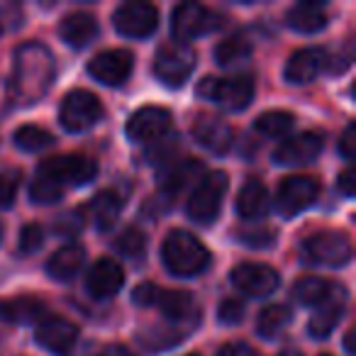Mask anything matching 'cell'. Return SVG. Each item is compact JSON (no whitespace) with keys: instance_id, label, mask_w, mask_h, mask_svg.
Instances as JSON below:
<instances>
[{"instance_id":"cell-42","label":"cell","mask_w":356,"mask_h":356,"mask_svg":"<svg viewBox=\"0 0 356 356\" xmlns=\"http://www.w3.org/2000/svg\"><path fill=\"white\" fill-rule=\"evenodd\" d=\"M339 152H341V156H344L346 161H351V159L356 156V127H354V124H349V127L344 129V134H341Z\"/></svg>"},{"instance_id":"cell-27","label":"cell","mask_w":356,"mask_h":356,"mask_svg":"<svg viewBox=\"0 0 356 356\" xmlns=\"http://www.w3.org/2000/svg\"><path fill=\"white\" fill-rule=\"evenodd\" d=\"M88 210H90V218H93V225L100 232H105V229H110L118 222L120 210H122V198L115 191H103V193H98L90 200Z\"/></svg>"},{"instance_id":"cell-41","label":"cell","mask_w":356,"mask_h":356,"mask_svg":"<svg viewBox=\"0 0 356 356\" xmlns=\"http://www.w3.org/2000/svg\"><path fill=\"white\" fill-rule=\"evenodd\" d=\"M56 232L59 234H66V237H76V234L81 232V227H83V218H81L79 213H69L64 215L61 220H56Z\"/></svg>"},{"instance_id":"cell-13","label":"cell","mask_w":356,"mask_h":356,"mask_svg":"<svg viewBox=\"0 0 356 356\" xmlns=\"http://www.w3.org/2000/svg\"><path fill=\"white\" fill-rule=\"evenodd\" d=\"M134 59L129 51L124 49H108L100 51L90 59L88 74L93 76L98 83L110 86V88H118V86L127 83L129 74H132Z\"/></svg>"},{"instance_id":"cell-24","label":"cell","mask_w":356,"mask_h":356,"mask_svg":"<svg viewBox=\"0 0 356 356\" xmlns=\"http://www.w3.org/2000/svg\"><path fill=\"white\" fill-rule=\"evenodd\" d=\"M44 302L32 296H20L0 302V317L8 322H15V325H30V322L44 320Z\"/></svg>"},{"instance_id":"cell-7","label":"cell","mask_w":356,"mask_h":356,"mask_svg":"<svg viewBox=\"0 0 356 356\" xmlns=\"http://www.w3.org/2000/svg\"><path fill=\"white\" fill-rule=\"evenodd\" d=\"M195 69V51L181 42H168L154 59V74L168 88H181Z\"/></svg>"},{"instance_id":"cell-29","label":"cell","mask_w":356,"mask_h":356,"mask_svg":"<svg viewBox=\"0 0 356 356\" xmlns=\"http://www.w3.org/2000/svg\"><path fill=\"white\" fill-rule=\"evenodd\" d=\"M249 56H252V42L244 40V37H227L225 42H220L215 47V61H218L222 69H232V66L247 64Z\"/></svg>"},{"instance_id":"cell-19","label":"cell","mask_w":356,"mask_h":356,"mask_svg":"<svg viewBox=\"0 0 356 356\" xmlns=\"http://www.w3.org/2000/svg\"><path fill=\"white\" fill-rule=\"evenodd\" d=\"M346 307V293L344 288H332V293L325 298V300L317 305V312L310 320V337L315 339H325V337L332 334V330L337 327V322L341 320V312Z\"/></svg>"},{"instance_id":"cell-22","label":"cell","mask_w":356,"mask_h":356,"mask_svg":"<svg viewBox=\"0 0 356 356\" xmlns=\"http://www.w3.org/2000/svg\"><path fill=\"white\" fill-rule=\"evenodd\" d=\"M86 264V249L79 244H66L59 252L51 254V259L47 261V273L54 281H71L81 273Z\"/></svg>"},{"instance_id":"cell-8","label":"cell","mask_w":356,"mask_h":356,"mask_svg":"<svg viewBox=\"0 0 356 356\" xmlns=\"http://www.w3.org/2000/svg\"><path fill=\"white\" fill-rule=\"evenodd\" d=\"M103 118V105L88 90H71L59 110L61 127L66 132H86Z\"/></svg>"},{"instance_id":"cell-21","label":"cell","mask_w":356,"mask_h":356,"mask_svg":"<svg viewBox=\"0 0 356 356\" xmlns=\"http://www.w3.org/2000/svg\"><path fill=\"white\" fill-rule=\"evenodd\" d=\"M59 35L74 49H83L90 42L98 37V22L90 13H69V15L61 20Z\"/></svg>"},{"instance_id":"cell-2","label":"cell","mask_w":356,"mask_h":356,"mask_svg":"<svg viewBox=\"0 0 356 356\" xmlns=\"http://www.w3.org/2000/svg\"><path fill=\"white\" fill-rule=\"evenodd\" d=\"M161 257L168 271L181 278L198 276L210 266V252L205 249V244L184 229H173L171 234H166Z\"/></svg>"},{"instance_id":"cell-39","label":"cell","mask_w":356,"mask_h":356,"mask_svg":"<svg viewBox=\"0 0 356 356\" xmlns=\"http://www.w3.org/2000/svg\"><path fill=\"white\" fill-rule=\"evenodd\" d=\"M242 237L244 244H249V247H271L273 242H276V232L268 227L264 229H247V232L239 234Z\"/></svg>"},{"instance_id":"cell-28","label":"cell","mask_w":356,"mask_h":356,"mask_svg":"<svg viewBox=\"0 0 356 356\" xmlns=\"http://www.w3.org/2000/svg\"><path fill=\"white\" fill-rule=\"evenodd\" d=\"M200 163L198 161H191V159H186V161H178L173 163L171 168H168L166 173H163V178H159V184H161V191L171 198L173 193H178V191H184L186 186L193 181L195 176L200 173Z\"/></svg>"},{"instance_id":"cell-40","label":"cell","mask_w":356,"mask_h":356,"mask_svg":"<svg viewBox=\"0 0 356 356\" xmlns=\"http://www.w3.org/2000/svg\"><path fill=\"white\" fill-rule=\"evenodd\" d=\"M159 291H161V288L154 286V283H142V286L134 288L132 302H134V305H142V307H154V305H156Z\"/></svg>"},{"instance_id":"cell-11","label":"cell","mask_w":356,"mask_h":356,"mask_svg":"<svg viewBox=\"0 0 356 356\" xmlns=\"http://www.w3.org/2000/svg\"><path fill=\"white\" fill-rule=\"evenodd\" d=\"M278 283H281V276H278L276 268L268 266V264L247 261V264H239L232 271V286L237 288L239 293L252 296V298L271 296L278 288Z\"/></svg>"},{"instance_id":"cell-50","label":"cell","mask_w":356,"mask_h":356,"mask_svg":"<svg viewBox=\"0 0 356 356\" xmlns=\"http://www.w3.org/2000/svg\"><path fill=\"white\" fill-rule=\"evenodd\" d=\"M322 356H327V354H322Z\"/></svg>"},{"instance_id":"cell-16","label":"cell","mask_w":356,"mask_h":356,"mask_svg":"<svg viewBox=\"0 0 356 356\" xmlns=\"http://www.w3.org/2000/svg\"><path fill=\"white\" fill-rule=\"evenodd\" d=\"M171 127V113L156 105L142 108L129 118L127 122V137L132 142H156Z\"/></svg>"},{"instance_id":"cell-6","label":"cell","mask_w":356,"mask_h":356,"mask_svg":"<svg viewBox=\"0 0 356 356\" xmlns=\"http://www.w3.org/2000/svg\"><path fill=\"white\" fill-rule=\"evenodd\" d=\"M300 257L312 266H344L351 259V242L341 232H317L300 244Z\"/></svg>"},{"instance_id":"cell-30","label":"cell","mask_w":356,"mask_h":356,"mask_svg":"<svg viewBox=\"0 0 356 356\" xmlns=\"http://www.w3.org/2000/svg\"><path fill=\"white\" fill-rule=\"evenodd\" d=\"M334 283H330L327 278L320 276H305L293 286V298H296L300 305H320L327 296L332 293Z\"/></svg>"},{"instance_id":"cell-12","label":"cell","mask_w":356,"mask_h":356,"mask_svg":"<svg viewBox=\"0 0 356 356\" xmlns=\"http://www.w3.org/2000/svg\"><path fill=\"white\" fill-rule=\"evenodd\" d=\"M213 27L215 15L208 8L200 6V3H181L171 15V32L176 37V42H181V44L205 35Z\"/></svg>"},{"instance_id":"cell-3","label":"cell","mask_w":356,"mask_h":356,"mask_svg":"<svg viewBox=\"0 0 356 356\" xmlns=\"http://www.w3.org/2000/svg\"><path fill=\"white\" fill-rule=\"evenodd\" d=\"M37 176L47 178L56 188L90 184L98 176V163L83 154H64V156H49L37 166Z\"/></svg>"},{"instance_id":"cell-37","label":"cell","mask_w":356,"mask_h":356,"mask_svg":"<svg viewBox=\"0 0 356 356\" xmlns=\"http://www.w3.org/2000/svg\"><path fill=\"white\" fill-rule=\"evenodd\" d=\"M17 186H20L17 173H0V208L13 205L15 193H17Z\"/></svg>"},{"instance_id":"cell-47","label":"cell","mask_w":356,"mask_h":356,"mask_svg":"<svg viewBox=\"0 0 356 356\" xmlns=\"http://www.w3.org/2000/svg\"><path fill=\"white\" fill-rule=\"evenodd\" d=\"M281 356H302L300 351H296V349H288V351H283Z\"/></svg>"},{"instance_id":"cell-49","label":"cell","mask_w":356,"mask_h":356,"mask_svg":"<svg viewBox=\"0 0 356 356\" xmlns=\"http://www.w3.org/2000/svg\"><path fill=\"white\" fill-rule=\"evenodd\" d=\"M188 356H198V354H188Z\"/></svg>"},{"instance_id":"cell-4","label":"cell","mask_w":356,"mask_h":356,"mask_svg":"<svg viewBox=\"0 0 356 356\" xmlns=\"http://www.w3.org/2000/svg\"><path fill=\"white\" fill-rule=\"evenodd\" d=\"M229 178L225 171H210L208 176L200 178V184L195 186L193 195L188 198L186 213L193 222L198 225H210L215 222V218L220 215L222 200L227 195Z\"/></svg>"},{"instance_id":"cell-14","label":"cell","mask_w":356,"mask_h":356,"mask_svg":"<svg viewBox=\"0 0 356 356\" xmlns=\"http://www.w3.org/2000/svg\"><path fill=\"white\" fill-rule=\"evenodd\" d=\"M35 339L54 356H66L79 341V327L66 317H44L37 325Z\"/></svg>"},{"instance_id":"cell-46","label":"cell","mask_w":356,"mask_h":356,"mask_svg":"<svg viewBox=\"0 0 356 356\" xmlns=\"http://www.w3.org/2000/svg\"><path fill=\"white\" fill-rule=\"evenodd\" d=\"M344 344H346V351H349V354H354V330H349V332H346V339H344Z\"/></svg>"},{"instance_id":"cell-44","label":"cell","mask_w":356,"mask_h":356,"mask_svg":"<svg viewBox=\"0 0 356 356\" xmlns=\"http://www.w3.org/2000/svg\"><path fill=\"white\" fill-rule=\"evenodd\" d=\"M218 356H257V351L244 341H229V344L220 346Z\"/></svg>"},{"instance_id":"cell-17","label":"cell","mask_w":356,"mask_h":356,"mask_svg":"<svg viewBox=\"0 0 356 356\" xmlns=\"http://www.w3.org/2000/svg\"><path fill=\"white\" fill-rule=\"evenodd\" d=\"M193 139L213 154H227L234 142V132L218 115H200L193 122Z\"/></svg>"},{"instance_id":"cell-35","label":"cell","mask_w":356,"mask_h":356,"mask_svg":"<svg viewBox=\"0 0 356 356\" xmlns=\"http://www.w3.org/2000/svg\"><path fill=\"white\" fill-rule=\"evenodd\" d=\"M64 191L56 188L54 184H49L47 178L42 176H35L30 184V198L35 200L37 205H51V203H59Z\"/></svg>"},{"instance_id":"cell-5","label":"cell","mask_w":356,"mask_h":356,"mask_svg":"<svg viewBox=\"0 0 356 356\" xmlns=\"http://www.w3.org/2000/svg\"><path fill=\"white\" fill-rule=\"evenodd\" d=\"M198 95L225 110H244L254 98V81L249 76H229L215 79L208 76L198 83Z\"/></svg>"},{"instance_id":"cell-26","label":"cell","mask_w":356,"mask_h":356,"mask_svg":"<svg viewBox=\"0 0 356 356\" xmlns=\"http://www.w3.org/2000/svg\"><path fill=\"white\" fill-rule=\"evenodd\" d=\"M286 25L302 35H315L327 25V13L320 3H298L286 15Z\"/></svg>"},{"instance_id":"cell-36","label":"cell","mask_w":356,"mask_h":356,"mask_svg":"<svg viewBox=\"0 0 356 356\" xmlns=\"http://www.w3.org/2000/svg\"><path fill=\"white\" fill-rule=\"evenodd\" d=\"M44 247V229L40 225H25L20 229V252L22 254H37Z\"/></svg>"},{"instance_id":"cell-18","label":"cell","mask_w":356,"mask_h":356,"mask_svg":"<svg viewBox=\"0 0 356 356\" xmlns=\"http://www.w3.org/2000/svg\"><path fill=\"white\" fill-rule=\"evenodd\" d=\"M124 286V273L115 259H100L90 266L88 276H86V288L93 298H113Z\"/></svg>"},{"instance_id":"cell-33","label":"cell","mask_w":356,"mask_h":356,"mask_svg":"<svg viewBox=\"0 0 356 356\" xmlns=\"http://www.w3.org/2000/svg\"><path fill=\"white\" fill-rule=\"evenodd\" d=\"M51 144H54V137L37 124H25L15 132V147L22 149V152H44Z\"/></svg>"},{"instance_id":"cell-10","label":"cell","mask_w":356,"mask_h":356,"mask_svg":"<svg viewBox=\"0 0 356 356\" xmlns=\"http://www.w3.org/2000/svg\"><path fill=\"white\" fill-rule=\"evenodd\" d=\"M115 30L122 37H132V40H144V37L154 35L159 27V10L152 3H142V0H134V3H124L115 10L113 15Z\"/></svg>"},{"instance_id":"cell-43","label":"cell","mask_w":356,"mask_h":356,"mask_svg":"<svg viewBox=\"0 0 356 356\" xmlns=\"http://www.w3.org/2000/svg\"><path fill=\"white\" fill-rule=\"evenodd\" d=\"M337 191H339L344 198H351L356 193V173L354 168H344V171L337 176Z\"/></svg>"},{"instance_id":"cell-38","label":"cell","mask_w":356,"mask_h":356,"mask_svg":"<svg viewBox=\"0 0 356 356\" xmlns=\"http://www.w3.org/2000/svg\"><path fill=\"white\" fill-rule=\"evenodd\" d=\"M218 320L222 325H239L244 320V305L239 300H225L218 307Z\"/></svg>"},{"instance_id":"cell-23","label":"cell","mask_w":356,"mask_h":356,"mask_svg":"<svg viewBox=\"0 0 356 356\" xmlns=\"http://www.w3.org/2000/svg\"><path fill=\"white\" fill-rule=\"evenodd\" d=\"M163 312V317L173 322H186L198 317V305L195 298L188 291H159L156 305Z\"/></svg>"},{"instance_id":"cell-9","label":"cell","mask_w":356,"mask_h":356,"mask_svg":"<svg viewBox=\"0 0 356 356\" xmlns=\"http://www.w3.org/2000/svg\"><path fill=\"white\" fill-rule=\"evenodd\" d=\"M320 198V184L312 176H288L281 181L276 193V210L283 218H296L298 213L315 205Z\"/></svg>"},{"instance_id":"cell-32","label":"cell","mask_w":356,"mask_h":356,"mask_svg":"<svg viewBox=\"0 0 356 356\" xmlns=\"http://www.w3.org/2000/svg\"><path fill=\"white\" fill-rule=\"evenodd\" d=\"M254 129L266 139H278L293 129V115L286 113V110H268V113L259 115Z\"/></svg>"},{"instance_id":"cell-31","label":"cell","mask_w":356,"mask_h":356,"mask_svg":"<svg viewBox=\"0 0 356 356\" xmlns=\"http://www.w3.org/2000/svg\"><path fill=\"white\" fill-rule=\"evenodd\" d=\"M293 315L288 307L283 305H268L259 312L257 317V332L264 337V339H276L288 325H291Z\"/></svg>"},{"instance_id":"cell-34","label":"cell","mask_w":356,"mask_h":356,"mask_svg":"<svg viewBox=\"0 0 356 356\" xmlns=\"http://www.w3.org/2000/svg\"><path fill=\"white\" fill-rule=\"evenodd\" d=\"M113 249L124 259H139L147 252V234L137 227H127L122 234L113 239Z\"/></svg>"},{"instance_id":"cell-20","label":"cell","mask_w":356,"mask_h":356,"mask_svg":"<svg viewBox=\"0 0 356 356\" xmlns=\"http://www.w3.org/2000/svg\"><path fill=\"white\" fill-rule=\"evenodd\" d=\"M327 54L317 47H307V49H300L286 61V69H283V76L291 86H302L310 83L317 74L325 66Z\"/></svg>"},{"instance_id":"cell-1","label":"cell","mask_w":356,"mask_h":356,"mask_svg":"<svg viewBox=\"0 0 356 356\" xmlns=\"http://www.w3.org/2000/svg\"><path fill=\"white\" fill-rule=\"evenodd\" d=\"M51 81H54V56H51V51L40 42L22 44L15 51V66H13L10 88H8L10 105H15V108L35 105L40 98H44Z\"/></svg>"},{"instance_id":"cell-45","label":"cell","mask_w":356,"mask_h":356,"mask_svg":"<svg viewBox=\"0 0 356 356\" xmlns=\"http://www.w3.org/2000/svg\"><path fill=\"white\" fill-rule=\"evenodd\" d=\"M95 356H134V354L122 344H108V346H103Z\"/></svg>"},{"instance_id":"cell-25","label":"cell","mask_w":356,"mask_h":356,"mask_svg":"<svg viewBox=\"0 0 356 356\" xmlns=\"http://www.w3.org/2000/svg\"><path fill=\"white\" fill-rule=\"evenodd\" d=\"M237 213L244 220H259L268 213V191L261 181L252 178L242 186L237 195Z\"/></svg>"},{"instance_id":"cell-15","label":"cell","mask_w":356,"mask_h":356,"mask_svg":"<svg viewBox=\"0 0 356 356\" xmlns=\"http://www.w3.org/2000/svg\"><path fill=\"white\" fill-rule=\"evenodd\" d=\"M322 147H325V137L320 132H302L296 134V137L286 139L281 147L276 149L273 159L281 166H305V163H312L317 156H320Z\"/></svg>"},{"instance_id":"cell-48","label":"cell","mask_w":356,"mask_h":356,"mask_svg":"<svg viewBox=\"0 0 356 356\" xmlns=\"http://www.w3.org/2000/svg\"><path fill=\"white\" fill-rule=\"evenodd\" d=\"M0 239H3V227H0Z\"/></svg>"}]
</instances>
